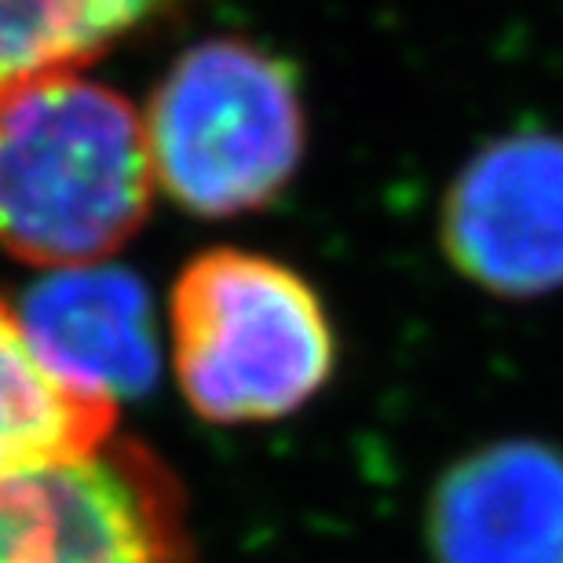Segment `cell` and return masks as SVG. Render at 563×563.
<instances>
[{"label": "cell", "instance_id": "obj_9", "mask_svg": "<svg viewBox=\"0 0 563 563\" xmlns=\"http://www.w3.org/2000/svg\"><path fill=\"white\" fill-rule=\"evenodd\" d=\"M179 0H0V85L81 70Z\"/></svg>", "mask_w": 563, "mask_h": 563}, {"label": "cell", "instance_id": "obj_6", "mask_svg": "<svg viewBox=\"0 0 563 563\" xmlns=\"http://www.w3.org/2000/svg\"><path fill=\"white\" fill-rule=\"evenodd\" d=\"M11 311L37 363L66 388L121 407L162 377L157 311L146 282L129 267H55Z\"/></svg>", "mask_w": 563, "mask_h": 563}, {"label": "cell", "instance_id": "obj_7", "mask_svg": "<svg viewBox=\"0 0 563 563\" xmlns=\"http://www.w3.org/2000/svg\"><path fill=\"white\" fill-rule=\"evenodd\" d=\"M435 563H563V454L501 439L457 461L428 501Z\"/></svg>", "mask_w": 563, "mask_h": 563}, {"label": "cell", "instance_id": "obj_5", "mask_svg": "<svg viewBox=\"0 0 563 563\" xmlns=\"http://www.w3.org/2000/svg\"><path fill=\"white\" fill-rule=\"evenodd\" d=\"M446 261L498 297L563 289V140L516 132L468 157L443 201Z\"/></svg>", "mask_w": 563, "mask_h": 563}, {"label": "cell", "instance_id": "obj_2", "mask_svg": "<svg viewBox=\"0 0 563 563\" xmlns=\"http://www.w3.org/2000/svg\"><path fill=\"white\" fill-rule=\"evenodd\" d=\"M168 358L187 407L212 424H267L319 396L336 369L322 297L275 256L217 245L168 292Z\"/></svg>", "mask_w": 563, "mask_h": 563}, {"label": "cell", "instance_id": "obj_4", "mask_svg": "<svg viewBox=\"0 0 563 563\" xmlns=\"http://www.w3.org/2000/svg\"><path fill=\"white\" fill-rule=\"evenodd\" d=\"M0 563H195L187 498L140 439L0 479Z\"/></svg>", "mask_w": 563, "mask_h": 563}, {"label": "cell", "instance_id": "obj_1", "mask_svg": "<svg viewBox=\"0 0 563 563\" xmlns=\"http://www.w3.org/2000/svg\"><path fill=\"white\" fill-rule=\"evenodd\" d=\"M143 114L81 70L0 85V250L22 264H103L154 201Z\"/></svg>", "mask_w": 563, "mask_h": 563}, {"label": "cell", "instance_id": "obj_3", "mask_svg": "<svg viewBox=\"0 0 563 563\" xmlns=\"http://www.w3.org/2000/svg\"><path fill=\"white\" fill-rule=\"evenodd\" d=\"M154 184L206 220L256 212L289 187L308 146L297 74L245 37L187 48L143 114Z\"/></svg>", "mask_w": 563, "mask_h": 563}, {"label": "cell", "instance_id": "obj_8", "mask_svg": "<svg viewBox=\"0 0 563 563\" xmlns=\"http://www.w3.org/2000/svg\"><path fill=\"white\" fill-rule=\"evenodd\" d=\"M118 432V407L59 385L0 300V479L88 454Z\"/></svg>", "mask_w": 563, "mask_h": 563}]
</instances>
